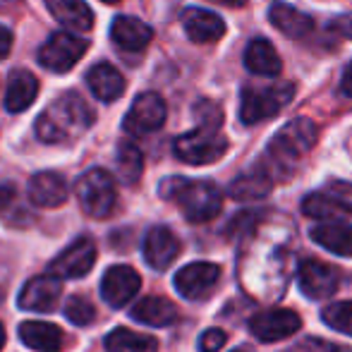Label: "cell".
Instances as JSON below:
<instances>
[{"label":"cell","instance_id":"1","mask_svg":"<svg viewBox=\"0 0 352 352\" xmlns=\"http://www.w3.org/2000/svg\"><path fill=\"white\" fill-rule=\"evenodd\" d=\"M316 137H319V130L309 118H295L269 142L259 168L271 177V182L287 180L295 173L297 163L314 148Z\"/></svg>","mask_w":352,"mask_h":352},{"label":"cell","instance_id":"2","mask_svg":"<svg viewBox=\"0 0 352 352\" xmlns=\"http://www.w3.org/2000/svg\"><path fill=\"white\" fill-rule=\"evenodd\" d=\"M94 125V113L79 94L67 91L48 103L36 120V137L43 144H70Z\"/></svg>","mask_w":352,"mask_h":352},{"label":"cell","instance_id":"3","mask_svg":"<svg viewBox=\"0 0 352 352\" xmlns=\"http://www.w3.org/2000/svg\"><path fill=\"white\" fill-rule=\"evenodd\" d=\"M163 199H170L180 206L187 221L206 223L221 213L223 195L209 180H185V177H168L161 185Z\"/></svg>","mask_w":352,"mask_h":352},{"label":"cell","instance_id":"4","mask_svg":"<svg viewBox=\"0 0 352 352\" xmlns=\"http://www.w3.org/2000/svg\"><path fill=\"white\" fill-rule=\"evenodd\" d=\"M295 98V84L283 82L271 87H245L240 96V120L245 125H256L261 120L278 116Z\"/></svg>","mask_w":352,"mask_h":352},{"label":"cell","instance_id":"5","mask_svg":"<svg viewBox=\"0 0 352 352\" xmlns=\"http://www.w3.org/2000/svg\"><path fill=\"white\" fill-rule=\"evenodd\" d=\"M74 192H77L82 211L91 218H108L116 209V180L111 177V173L101 170V168H91L84 173L77 180Z\"/></svg>","mask_w":352,"mask_h":352},{"label":"cell","instance_id":"6","mask_svg":"<svg viewBox=\"0 0 352 352\" xmlns=\"http://www.w3.org/2000/svg\"><path fill=\"white\" fill-rule=\"evenodd\" d=\"M175 156L190 166H206L213 163L228 151V140L216 127H197V130L180 135L173 144Z\"/></svg>","mask_w":352,"mask_h":352},{"label":"cell","instance_id":"7","mask_svg":"<svg viewBox=\"0 0 352 352\" xmlns=\"http://www.w3.org/2000/svg\"><path fill=\"white\" fill-rule=\"evenodd\" d=\"M87 48H89L87 38L77 36V34H70V32H58L41 46V51H38V63L51 72H60V74L70 72L72 67L82 60Z\"/></svg>","mask_w":352,"mask_h":352},{"label":"cell","instance_id":"8","mask_svg":"<svg viewBox=\"0 0 352 352\" xmlns=\"http://www.w3.org/2000/svg\"><path fill=\"white\" fill-rule=\"evenodd\" d=\"M96 264V245L91 237H77L70 247L60 252L56 259L48 264V276L63 280V278H82Z\"/></svg>","mask_w":352,"mask_h":352},{"label":"cell","instance_id":"9","mask_svg":"<svg viewBox=\"0 0 352 352\" xmlns=\"http://www.w3.org/2000/svg\"><path fill=\"white\" fill-rule=\"evenodd\" d=\"M166 116H168L166 101L156 91H144L135 98L132 108L127 111L122 127H125V132L137 137L151 135V132L161 130L163 122H166Z\"/></svg>","mask_w":352,"mask_h":352},{"label":"cell","instance_id":"10","mask_svg":"<svg viewBox=\"0 0 352 352\" xmlns=\"http://www.w3.org/2000/svg\"><path fill=\"white\" fill-rule=\"evenodd\" d=\"M297 283H300V290L309 300H326V297H331L338 290L340 271L336 266L326 264V261L307 259L300 264Z\"/></svg>","mask_w":352,"mask_h":352},{"label":"cell","instance_id":"11","mask_svg":"<svg viewBox=\"0 0 352 352\" xmlns=\"http://www.w3.org/2000/svg\"><path fill=\"white\" fill-rule=\"evenodd\" d=\"M218 278H221V269L209 261H195V264L182 266L175 274V290L180 292L185 300H204L209 292L216 287Z\"/></svg>","mask_w":352,"mask_h":352},{"label":"cell","instance_id":"12","mask_svg":"<svg viewBox=\"0 0 352 352\" xmlns=\"http://www.w3.org/2000/svg\"><path fill=\"white\" fill-rule=\"evenodd\" d=\"M302 321L292 309H269L259 311L250 319V331L259 343H276L295 331H300Z\"/></svg>","mask_w":352,"mask_h":352},{"label":"cell","instance_id":"13","mask_svg":"<svg viewBox=\"0 0 352 352\" xmlns=\"http://www.w3.org/2000/svg\"><path fill=\"white\" fill-rule=\"evenodd\" d=\"M140 287H142V278L132 266H111L103 274L101 297L111 307H125L140 292Z\"/></svg>","mask_w":352,"mask_h":352},{"label":"cell","instance_id":"14","mask_svg":"<svg viewBox=\"0 0 352 352\" xmlns=\"http://www.w3.org/2000/svg\"><path fill=\"white\" fill-rule=\"evenodd\" d=\"M63 285L53 276H36L27 280V285L19 292L17 305L27 311H53L60 302Z\"/></svg>","mask_w":352,"mask_h":352},{"label":"cell","instance_id":"15","mask_svg":"<svg viewBox=\"0 0 352 352\" xmlns=\"http://www.w3.org/2000/svg\"><path fill=\"white\" fill-rule=\"evenodd\" d=\"M180 254V240L166 226H156L144 237V259L151 269L166 271Z\"/></svg>","mask_w":352,"mask_h":352},{"label":"cell","instance_id":"16","mask_svg":"<svg viewBox=\"0 0 352 352\" xmlns=\"http://www.w3.org/2000/svg\"><path fill=\"white\" fill-rule=\"evenodd\" d=\"M29 199L41 209H58L67 201V182L58 173H36L29 180Z\"/></svg>","mask_w":352,"mask_h":352},{"label":"cell","instance_id":"17","mask_svg":"<svg viewBox=\"0 0 352 352\" xmlns=\"http://www.w3.org/2000/svg\"><path fill=\"white\" fill-rule=\"evenodd\" d=\"M182 27H185L187 36L195 43H213L223 38L226 34V22L211 10L201 8H187L182 12Z\"/></svg>","mask_w":352,"mask_h":352},{"label":"cell","instance_id":"18","mask_svg":"<svg viewBox=\"0 0 352 352\" xmlns=\"http://www.w3.org/2000/svg\"><path fill=\"white\" fill-rule=\"evenodd\" d=\"M111 38L122 51L137 53V51H144V48L151 43L153 32L142 19L130 17V14H120V17L113 19V24H111Z\"/></svg>","mask_w":352,"mask_h":352},{"label":"cell","instance_id":"19","mask_svg":"<svg viewBox=\"0 0 352 352\" xmlns=\"http://www.w3.org/2000/svg\"><path fill=\"white\" fill-rule=\"evenodd\" d=\"M19 340L36 352H63L65 345L63 331L46 321H24L19 326Z\"/></svg>","mask_w":352,"mask_h":352},{"label":"cell","instance_id":"20","mask_svg":"<svg viewBox=\"0 0 352 352\" xmlns=\"http://www.w3.org/2000/svg\"><path fill=\"white\" fill-rule=\"evenodd\" d=\"M302 211H305V216L321 223H345L348 218H352V204L338 199V197L319 195V192H314L302 201Z\"/></svg>","mask_w":352,"mask_h":352},{"label":"cell","instance_id":"21","mask_svg":"<svg viewBox=\"0 0 352 352\" xmlns=\"http://www.w3.org/2000/svg\"><path fill=\"white\" fill-rule=\"evenodd\" d=\"M87 84L91 89V94L98 101H118L125 91V79L118 72V67H113L111 63H101V65L91 67L87 74Z\"/></svg>","mask_w":352,"mask_h":352},{"label":"cell","instance_id":"22","mask_svg":"<svg viewBox=\"0 0 352 352\" xmlns=\"http://www.w3.org/2000/svg\"><path fill=\"white\" fill-rule=\"evenodd\" d=\"M46 8L72 32H89L94 27V12L84 0H46Z\"/></svg>","mask_w":352,"mask_h":352},{"label":"cell","instance_id":"23","mask_svg":"<svg viewBox=\"0 0 352 352\" xmlns=\"http://www.w3.org/2000/svg\"><path fill=\"white\" fill-rule=\"evenodd\" d=\"M269 19L278 32H283L290 38H302L314 29V19L309 14L300 12L297 8L287 3H274L269 10Z\"/></svg>","mask_w":352,"mask_h":352},{"label":"cell","instance_id":"24","mask_svg":"<svg viewBox=\"0 0 352 352\" xmlns=\"http://www.w3.org/2000/svg\"><path fill=\"white\" fill-rule=\"evenodd\" d=\"M245 65L250 72L261 74V77H276L283 70V60L276 53L274 43L266 38H252L245 51Z\"/></svg>","mask_w":352,"mask_h":352},{"label":"cell","instance_id":"25","mask_svg":"<svg viewBox=\"0 0 352 352\" xmlns=\"http://www.w3.org/2000/svg\"><path fill=\"white\" fill-rule=\"evenodd\" d=\"M38 94V79L29 70H14L10 74L8 94H5V108L10 113L27 111Z\"/></svg>","mask_w":352,"mask_h":352},{"label":"cell","instance_id":"26","mask_svg":"<svg viewBox=\"0 0 352 352\" xmlns=\"http://www.w3.org/2000/svg\"><path fill=\"white\" fill-rule=\"evenodd\" d=\"M130 314H132V319L140 321V324L156 326V329L170 326L173 321L177 319L175 305H173L170 300H166V297H144L142 302H137V305L132 307Z\"/></svg>","mask_w":352,"mask_h":352},{"label":"cell","instance_id":"27","mask_svg":"<svg viewBox=\"0 0 352 352\" xmlns=\"http://www.w3.org/2000/svg\"><path fill=\"white\" fill-rule=\"evenodd\" d=\"M311 240L324 250L340 256H352V226L350 223H321L311 230Z\"/></svg>","mask_w":352,"mask_h":352},{"label":"cell","instance_id":"28","mask_svg":"<svg viewBox=\"0 0 352 352\" xmlns=\"http://www.w3.org/2000/svg\"><path fill=\"white\" fill-rule=\"evenodd\" d=\"M274 182L271 177L261 170L259 166H254L250 173L240 175L235 182L230 185V197L237 201H254V199H264L266 195L271 192Z\"/></svg>","mask_w":352,"mask_h":352},{"label":"cell","instance_id":"29","mask_svg":"<svg viewBox=\"0 0 352 352\" xmlns=\"http://www.w3.org/2000/svg\"><path fill=\"white\" fill-rule=\"evenodd\" d=\"M108 352H158L156 338L130 329H116L106 336Z\"/></svg>","mask_w":352,"mask_h":352},{"label":"cell","instance_id":"30","mask_svg":"<svg viewBox=\"0 0 352 352\" xmlns=\"http://www.w3.org/2000/svg\"><path fill=\"white\" fill-rule=\"evenodd\" d=\"M116 166H118V177H120L125 185H135V182L140 180L142 170H144V156L140 148H137V144L122 142L120 146H118Z\"/></svg>","mask_w":352,"mask_h":352},{"label":"cell","instance_id":"31","mask_svg":"<svg viewBox=\"0 0 352 352\" xmlns=\"http://www.w3.org/2000/svg\"><path fill=\"white\" fill-rule=\"evenodd\" d=\"M326 326L340 331V333L352 336V302H336V305H329L321 314Z\"/></svg>","mask_w":352,"mask_h":352},{"label":"cell","instance_id":"32","mask_svg":"<svg viewBox=\"0 0 352 352\" xmlns=\"http://www.w3.org/2000/svg\"><path fill=\"white\" fill-rule=\"evenodd\" d=\"M65 316L74 326H89L96 319V309H94L91 302L84 300V297H70L65 305Z\"/></svg>","mask_w":352,"mask_h":352},{"label":"cell","instance_id":"33","mask_svg":"<svg viewBox=\"0 0 352 352\" xmlns=\"http://www.w3.org/2000/svg\"><path fill=\"white\" fill-rule=\"evenodd\" d=\"M287 352H352V350L345 348V345H336V343H331V340H324V338H305L297 345H292Z\"/></svg>","mask_w":352,"mask_h":352},{"label":"cell","instance_id":"34","mask_svg":"<svg viewBox=\"0 0 352 352\" xmlns=\"http://www.w3.org/2000/svg\"><path fill=\"white\" fill-rule=\"evenodd\" d=\"M226 340H228V336L223 333L221 329L204 331V333H201V338H199V352H216V350H221L223 345H226Z\"/></svg>","mask_w":352,"mask_h":352},{"label":"cell","instance_id":"35","mask_svg":"<svg viewBox=\"0 0 352 352\" xmlns=\"http://www.w3.org/2000/svg\"><path fill=\"white\" fill-rule=\"evenodd\" d=\"M14 199H17V192L12 185H0V216L8 218L10 209H12Z\"/></svg>","mask_w":352,"mask_h":352},{"label":"cell","instance_id":"36","mask_svg":"<svg viewBox=\"0 0 352 352\" xmlns=\"http://www.w3.org/2000/svg\"><path fill=\"white\" fill-rule=\"evenodd\" d=\"M331 29H333V32H338L340 36H345V38H350V41H352V12L340 14L338 19H333V22H331Z\"/></svg>","mask_w":352,"mask_h":352},{"label":"cell","instance_id":"37","mask_svg":"<svg viewBox=\"0 0 352 352\" xmlns=\"http://www.w3.org/2000/svg\"><path fill=\"white\" fill-rule=\"evenodd\" d=\"M10 48H12V34H10L5 27H0V60L8 58Z\"/></svg>","mask_w":352,"mask_h":352},{"label":"cell","instance_id":"38","mask_svg":"<svg viewBox=\"0 0 352 352\" xmlns=\"http://www.w3.org/2000/svg\"><path fill=\"white\" fill-rule=\"evenodd\" d=\"M340 94H343V96H348V98H352V63H350L348 67H345L343 79H340Z\"/></svg>","mask_w":352,"mask_h":352},{"label":"cell","instance_id":"39","mask_svg":"<svg viewBox=\"0 0 352 352\" xmlns=\"http://www.w3.org/2000/svg\"><path fill=\"white\" fill-rule=\"evenodd\" d=\"M213 3H221V5H228V8H240V5H245L247 0H213Z\"/></svg>","mask_w":352,"mask_h":352},{"label":"cell","instance_id":"40","mask_svg":"<svg viewBox=\"0 0 352 352\" xmlns=\"http://www.w3.org/2000/svg\"><path fill=\"white\" fill-rule=\"evenodd\" d=\"M5 345V331H3V324H0V350H3Z\"/></svg>","mask_w":352,"mask_h":352},{"label":"cell","instance_id":"41","mask_svg":"<svg viewBox=\"0 0 352 352\" xmlns=\"http://www.w3.org/2000/svg\"><path fill=\"white\" fill-rule=\"evenodd\" d=\"M232 352H252L250 348H237V350H232Z\"/></svg>","mask_w":352,"mask_h":352},{"label":"cell","instance_id":"42","mask_svg":"<svg viewBox=\"0 0 352 352\" xmlns=\"http://www.w3.org/2000/svg\"><path fill=\"white\" fill-rule=\"evenodd\" d=\"M103 3H111L113 5V3H120V0H103Z\"/></svg>","mask_w":352,"mask_h":352}]
</instances>
